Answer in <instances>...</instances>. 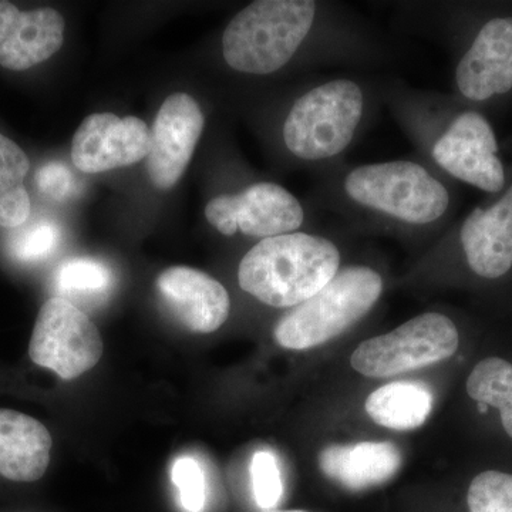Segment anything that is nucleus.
Here are the masks:
<instances>
[{
  "mask_svg": "<svg viewBox=\"0 0 512 512\" xmlns=\"http://www.w3.org/2000/svg\"><path fill=\"white\" fill-rule=\"evenodd\" d=\"M340 194L366 220L409 229L444 224L454 205L450 187L413 160L356 165L343 175Z\"/></svg>",
  "mask_w": 512,
  "mask_h": 512,
  "instance_id": "nucleus-1",
  "label": "nucleus"
},
{
  "mask_svg": "<svg viewBox=\"0 0 512 512\" xmlns=\"http://www.w3.org/2000/svg\"><path fill=\"white\" fill-rule=\"evenodd\" d=\"M342 254L322 235L292 232L266 238L239 262L242 291L272 308H295L335 278Z\"/></svg>",
  "mask_w": 512,
  "mask_h": 512,
  "instance_id": "nucleus-2",
  "label": "nucleus"
},
{
  "mask_svg": "<svg viewBox=\"0 0 512 512\" xmlns=\"http://www.w3.org/2000/svg\"><path fill=\"white\" fill-rule=\"evenodd\" d=\"M315 0H256L238 12L222 36L225 63L238 73L266 76L291 63L322 29Z\"/></svg>",
  "mask_w": 512,
  "mask_h": 512,
  "instance_id": "nucleus-3",
  "label": "nucleus"
},
{
  "mask_svg": "<svg viewBox=\"0 0 512 512\" xmlns=\"http://www.w3.org/2000/svg\"><path fill=\"white\" fill-rule=\"evenodd\" d=\"M369 96L350 77H333L301 94L289 109L282 140L289 154L308 164L343 156L365 126Z\"/></svg>",
  "mask_w": 512,
  "mask_h": 512,
  "instance_id": "nucleus-4",
  "label": "nucleus"
},
{
  "mask_svg": "<svg viewBox=\"0 0 512 512\" xmlns=\"http://www.w3.org/2000/svg\"><path fill=\"white\" fill-rule=\"evenodd\" d=\"M383 288L382 275L370 266L340 268L325 288L279 319L275 340L285 349L308 350L338 338L375 308Z\"/></svg>",
  "mask_w": 512,
  "mask_h": 512,
  "instance_id": "nucleus-5",
  "label": "nucleus"
},
{
  "mask_svg": "<svg viewBox=\"0 0 512 512\" xmlns=\"http://www.w3.org/2000/svg\"><path fill=\"white\" fill-rule=\"evenodd\" d=\"M429 154L441 173L491 197L510 181L493 124L476 107L451 114L431 140Z\"/></svg>",
  "mask_w": 512,
  "mask_h": 512,
  "instance_id": "nucleus-6",
  "label": "nucleus"
},
{
  "mask_svg": "<svg viewBox=\"0 0 512 512\" xmlns=\"http://www.w3.org/2000/svg\"><path fill=\"white\" fill-rule=\"evenodd\" d=\"M458 345L456 323L444 313L427 312L360 343L350 365L366 377H390L443 362L457 352Z\"/></svg>",
  "mask_w": 512,
  "mask_h": 512,
  "instance_id": "nucleus-7",
  "label": "nucleus"
},
{
  "mask_svg": "<svg viewBox=\"0 0 512 512\" xmlns=\"http://www.w3.org/2000/svg\"><path fill=\"white\" fill-rule=\"evenodd\" d=\"M101 355L103 340L86 313L60 296L43 303L29 343L35 365L73 380L92 370Z\"/></svg>",
  "mask_w": 512,
  "mask_h": 512,
  "instance_id": "nucleus-8",
  "label": "nucleus"
},
{
  "mask_svg": "<svg viewBox=\"0 0 512 512\" xmlns=\"http://www.w3.org/2000/svg\"><path fill=\"white\" fill-rule=\"evenodd\" d=\"M205 217L225 237L241 232L262 241L299 231L306 212L292 192L264 181L235 194L212 198L205 207Z\"/></svg>",
  "mask_w": 512,
  "mask_h": 512,
  "instance_id": "nucleus-9",
  "label": "nucleus"
},
{
  "mask_svg": "<svg viewBox=\"0 0 512 512\" xmlns=\"http://www.w3.org/2000/svg\"><path fill=\"white\" fill-rule=\"evenodd\" d=\"M457 96L477 107L512 96V13L484 19L458 57Z\"/></svg>",
  "mask_w": 512,
  "mask_h": 512,
  "instance_id": "nucleus-10",
  "label": "nucleus"
},
{
  "mask_svg": "<svg viewBox=\"0 0 512 512\" xmlns=\"http://www.w3.org/2000/svg\"><path fill=\"white\" fill-rule=\"evenodd\" d=\"M205 117L190 94L167 97L150 131L147 173L160 190H170L183 177L202 136Z\"/></svg>",
  "mask_w": 512,
  "mask_h": 512,
  "instance_id": "nucleus-11",
  "label": "nucleus"
},
{
  "mask_svg": "<svg viewBox=\"0 0 512 512\" xmlns=\"http://www.w3.org/2000/svg\"><path fill=\"white\" fill-rule=\"evenodd\" d=\"M458 247L478 278L497 281L512 269V170L493 200L473 208L457 228Z\"/></svg>",
  "mask_w": 512,
  "mask_h": 512,
  "instance_id": "nucleus-12",
  "label": "nucleus"
},
{
  "mask_svg": "<svg viewBox=\"0 0 512 512\" xmlns=\"http://www.w3.org/2000/svg\"><path fill=\"white\" fill-rule=\"evenodd\" d=\"M148 151L150 130L143 120L96 113L77 128L72 160L82 173L97 174L136 164L148 156Z\"/></svg>",
  "mask_w": 512,
  "mask_h": 512,
  "instance_id": "nucleus-13",
  "label": "nucleus"
},
{
  "mask_svg": "<svg viewBox=\"0 0 512 512\" xmlns=\"http://www.w3.org/2000/svg\"><path fill=\"white\" fill-rule=\"evenodd\" d=\"M66 23L52 8L23 12L0 0V66L23 72L46 62L63 45Z\"/></svg>",
  "mask_w": 512,
  "mask_h": 512,
  "instance_id": "nucleus-14",
  "label": "nucleus"
},
{
  "mask_svg": "<svg viewBox=\"0 0 512 512\" xmlns=\"http://www.w3.org/2000/svg\"><path fill=\"white\" fill-rule=\"evenodd\" d=\"M157 289L175 318L191 332L212 333L227 322L229 293L205 272L173 266L158 276Z\"/></svg>",
  "mask_w": 512,
  "mask_h": 512,
  "instance_id": "nucleus-15",
  "label": "nucleus"
},
{
  "mask_svg": "<svg viewBox=\"0 0 512 512\" xmlns=\"http://www.w3.org/2000/svg\"><path fill=\"white\" fill-rule=\"evenodd\" d=\"M52 436L28 414L0 409V476L16 483H33L45 476Z\"/></svg>",
  "mask_w": 512,
  "mask_h": 512,
  "instance_id": "nucleus-16",
  "label": "nucleus"
},
{
  "mask_svg": "<svg viewBox=\"0 0 512 512\" xmlns=\"http://www.w3.org/2000/svg\"><path fill=\"white\" fill-rule=\"evenodd\" d=\"M402 466L399 448L387 441L333 444L323 448L319 467L330 480L350 491L367 490L389 481Z\"/></svg>",
  "mask_w": 512,
  "mask_h": 512,
  "instance_id": "nucleus-17",
  "label": "nucleus"
},
{
  "mask_svg": "<svg viewBox=\"0 0 512 512\" xmlns=\"http://www.w3.org/2000/svg\"><path fill=\"white\" fill-rule=\"evenodd\" d=\"M365 409L379 426L390 430H414L429 419L433 396L423 384L394 382L370 394Z\"/></svg>",
  "mask_w": 512,
  "mask_h": 512,
  "instance_id": "nucleus-18",
  "label": "nucleus"
},
{
  "mask_svg": "<svg viewBox=\"0 0 512 512\" xmlns=\"http://www.w3.org/2000/svg\"><path fill=\"white\" fill-rule=\"evenodd\" d=\"M30 161L10 138L0 134V227L15 229L30 217V197L25 188Z\"/></svg>",
  "mask_w": 512,
  "mask_h": 512,
  "instance_id": "nucleus-19",
  "label": "nucleus"
},
{
  "mask_svg": "<svg viewBox=\"0 0 512 512\" xmlns=\"http://www.w3.org/2000/svg\"><path fill=\"white\" fill-rule=\"evenodd\" d=\"M471 399L495 407L501 413L504 430L512 439V365L501 357L478 362L467 379Z\"/></svg>",
  "mask_w": 512,
  "mask_h": 512,
  "instance_id": "nucleus-20",
  "label": "nucleus"
},
{
  "mask_svg": "<svg viewBox=\"0 0 512 512\" xmlns=\"http://www.w3.org/2000/svg\"><path fill=\"white\" fill-rule=\"evenodd\" d=\"M55 281L57 291L67 295L101 296L110 291L113 275L96 259L73 258L60 266Z\"/></svg>",
  "mask_w": 512,
  "mask_h": 512,
  "instance_id": "nucleus-21",
  "label": "nucleus"
},
{
  "mask_svg": "<svg viewBox=\"0 0 512 512\" xmlns=\"http://www.w3.org/2000/svg\"><path fill=\"white\" fill-rule=\"evenodd\" d=\"M62 231L50 218H37L15 228L9 238V252L20 262H39L59 247Z\"/></svg>",
  "mask_w": 512,
  "mask_h": 512,
  "instance_id": "nucleus-22",
  "label": "nucleus"
},
{
  "mask_svg": "<svg viewBox=\"0 0 512 512\" xmlns=\"http://www.w3.org/2000/svg\"><path fill=\"white\" fill-rule=\"evenodd\" d=\"M470 512H512V474L484 471L468 487Z\"/></svg>",
  "mask_w": 512,
  "mask_h": 512,
  "instance_id": "nucleus-23",
  "label": "nucleus"
},
{
  "mask_svg": "<svg viewBox=\"0 0 512 512\" xmlns=\"http://www.w3.org/2000/svg\"><path fill=\"white\" fill-rule=\"evenodd\" d=\"M252 493L261 510L271 511L281 503L284 495L278 460L269 451H256L251 461Z\"/></svg>",
  "mask_w": 512,
  "mask_h": 512,
  "instance_id": "nucleus-24",
  "label": "nucleus"
},
{
  "mask_svg": "<svg viewBox=\"0 0 512 512\" xmlns=\"http://www.w3.org/2000/svg\"><path fill=\"white\" fill-rule=\"evenodd\" d=\"M171 481L178 491V501L185 512H202L207 505V478L195 458H177L171 467Z\"/></svg>",
  "mask_w": 512,
  "mask_h": 512,
  "instance_id": "nucleus-25",
  "label": "nucleus"
},
{
  "mask_svg": "<svg viewBox=\"0 0 512 512\" xmlns=\"http://www.w3.org/2000/svg\"><path fill=\"white\" fill-rule=\"evenodd\" d=\"M36 184L46 198L63 201L72 194L74 180L72 171L59 161L40 167L36 173Z\"/></svg>",
  "mask_w": 512,
  "mask_h": 512,
  "instance_id": "nucleus-26",
  "label": "nucleus"
},
{
  "mask_svg": "<svg viewBox=\"0 0 512 512\" xmlns=\"http://www.w3.org/2000/svg\"><path fill=\"white\" fill-rule=\"evenodd\" d=\"M265 512H278V511H265ZM281 512H306V511H281Z\"/></svg>",
  "mask_w": 512,
  "mask_h": 512,
  "instance_id": "nucleus-27",
  "label": "nucleus"
}]
</instances>
